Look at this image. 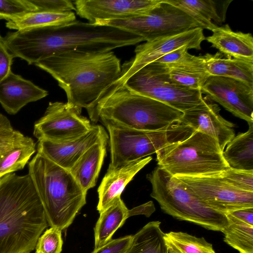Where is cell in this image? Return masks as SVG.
I'll return each mask as SVG.
<instances>
[{"mask_svg": "<svg viewBox=\"0 0 253 253\" xmlns=\"http://www.w3.org/2000/svg\"><path fill=\"white\" fill-rule=\"evenodd\" d=\"M63 243L62 231L50 227L39 238L35 253H61Z\"/></svg>", "mask_w": 253, "mask_h": 253, "instance_id": "34", "label": "cell"}, {"mask_svg": "<svg viewBox=\"0 0 253 253\" xmlns=\"http://www.w3.org/2000/svg\"><path fill=\"white\" fill-rule=\"evenodd\" d=\"M28 137L15 130L10 121L0 113V154L4 155L16 146L24 142Z\"/></svg>", "mask_w": 253, "mask_h": 253, "instance_id": "32", "label": "cell"}, {"mask_svg": "<svg viewBox=\"0 0 253 253\" xmlns=\"http://www.w3.org/2000/svg\"><path fill=\"white\" fill-rule=\"evenodd\" d=\"M224 241L240 253H253V223L226 215Z\"/></svg>", "mask_w": 253, "mask_h": 253, "instance_id": "29", "label": "cell"}, {"mask_svg": "<svg viewBox=\"0 0 253 253\" xmlns=\"http://www.w3.org/2000/svg\"><path fill=\"white\" fill-rule=\"evenodd\" d=\"M132 235H129L117 239H111L103 246L91 253H125L129 247Z\"/></svg>", "mask_w": 253, "mask_h": 253, "instance_id": "37", "label": "cell"}, {"mask_svg": "<svg viewBox=\"0 0 253 253\" xmlns=\"http://www.w3.org/2000/svg\"><path fill=\"white\" fill-rule=\"evenodd\" d=\"M200 90L236 117L253 123V87L234 79L211 76Z\"/></svg>", "mask_w": 253, "mask_h": 253, "instance_id": "14", "label": "cell"}, {"mask_svg": "<svg viewBox=\"0 0 253 253\" xmlns=\"http://www.w3.org/2000/svg\"><path fill=\"white\" fill-rule=\"evenodd\" d=\"M189 49H190L188 46L184 45L168 53L154 62L165 65L175 63L182 58Z\"/></svg>", "mask_w": 253, "mask_h": 253, "instance_id": "39", "label": "cell"}, {"mask_svg": "<svg viewBox=\"0 0 253 253\" xmlns=\"http://www.w3.org/2000/svg\"><path fill=\"white\" fill-rule=\"evenodd\" d=\"M35 11L37 9L30 0H0V19L11 20Z\"/></svg>", "mask_w": 253, "mask_h": 253, "instance_id": "33", "label": "cell"}, {"mask_svg": "<svg viewBox=\"0 0 253 253\" xmlns=\"http://www.w3.org/2000/svg\"><path fill=\"white\" fill-rule=\"evenodd\" d=\"M82 109L67 102H49L43 115L34 124V136L38 141L63 142L84 135L92 125L82 115Z\"/></svg>", "mask_w": 253, "mask_h": 253, "instance_id": "11", "label": "cell"}, {"mask_svg": "<svg viewBox=\"0 0 253 253\" xmlns=\"http://www.w3.org/2000/svg\"></svg>", "mask_w": 253, "mask_h": 253, "instance_id": "42", "label": "cell"}, {"mask_svg": "<svg viewBox=\"0 0 253 253\" xmlns=\"http://www.w3.org/2000/svg\"><path fill=\"white\" fill-rule=\"evenodd\" d=\"M165 66L173 83L191 89L200 90L210 76L203 55L195 56L188 52L178 61Z\"/></svg>", "mask_w": 253, "mask_h": 253, "instance_id": "22", "label": "cell"}, {"mask_svg": "<svg viewBox=\"0 0 253 253\" xmlns=\"http://www.w3.org/2000/svg\"><path fill=\"white\" fill-rule=\"evenodd\" d=\"M109 133L111 159L108 169L156 153L165 146L183 139L193 131L179 121L158 130L146 131L122 126L100 120Z\"/></svg>", "mask_w": 253, "mask_h": 253, "instance_id": "8", "label": "cell"}, {"mask_svg": "<svg viewBox=\"0 0 253 253\" xmlns=\"http://www.w3.org/2000/svg\"><path fill=\"white\" fill-rule=\"evenodd\" d=\"M123 85L135 93L163 102L183 113L203 101L200 89L189 88L173 83L165 65L156 62L138 70Z\"/></svg>", "mask_w": 253, "mask_h": 253, "instance_id": "9", "label": "cell"}, {"mask_svg": "<svg viewBox=\"0 0 253 253\" xmlns=\"http://www.w3.org/2000/svg\"><path fill=\"white\" fill-rule=\"evenodd\" d=\"M35 65L50 74L66 93L67 102L87 111L119 77L120 59L112 51L71 50L56 54Z\"/></svg>", "mask_w": 253, "mask_h": 253, "instance_id": "2", "label": "cell"}, {"mask_svg": "<svg viewBox=\"0 0 253 253\" xmlns=\"http://www.w3.org/2000/svg\"><path fill=\"white\" fill-rule=\"evenodd\" d=\"M90 120H104L126 127L146 131L165 128L178 122L183 112L135 93L125 85L110 87L87 111Z\"/></svg>", "mask_w": 253, "mask_h": 253, "instance_id": "4", "label": "cell"}, {"mask_svg": "<svg viewBox=\"0 0 253 253\" xmlns=\"http://www.w3.org/2000/svg\"><path fill=\"white\" fill-rule=\"evenodd\" d=\"M161 222L153 221L144 225L134 235L125 253H169Z\"/></svg>", "mask_w": 253, "mask_h": 253, "instance_id": "27", "label": "cell"}, {"mask_svg": "<svg viewBox=\"0 0 253 253\" xmlns=\"http://www.w3.org/2000/svg\"><path fill=\"white\" fill-rule=\"evenodd\" d=\"M249 128L232 139L223 151V156L231 169L253 170V123Z\"/></svg>", "mask_w": 253, "mask_h": 253, "instance_id": "25", "label": "cell"}, {"mask_svg": "<svg viewBox=\"0 0 253 253\" xmlns=\"http://www.w3.org/2000/svg\"><path fill=\"white\" fill-rule=\"evenodd\" d=\"M28 170L48 226L61 231L66 229L85 205L86 193L69 170L39 153L29 162Z\"/></svg>", "mask_w": 253, "mask_h": 253, "instance_id": "5", "label": "cell"}, {"mask_svg": "<svg viewBox=\"0 0 253 253\" xmlns=\"http://www.w3.org/2000/svg\"><path fill=\"white\" fill-rule=\"evenodd\" d=\"M36 151V143L28 137L4 155L1 156L0 154V178L24 169Z\"/></svg>", "mask_w": 253, "mask_h": 253, "instance_id": "31", "label": "cell"}, {"mask_svg": "<svg viewBox=\"0 0 253 253\" xmlns=\"http://www.w3.org/2000/svg\"><path fill=\"white\" fill-rule=\"evenodd\" d=\"M128 209L119 195L107 208L100 213L94 228V249L103 246L112 239L115 232L128 218Z\"/></svg>", "mask_w": 253, "mask_h": 253, "instance_id": "24", "label": "cell"}, {"mask_svg": "<svg viewBox=\"0 0 253 253\" xmlns=\"http://www.w3.org/2000/svg\"><path fill=\"white\" fill-rule=\"evenodd\" d=\"M155 211V208L153 202L149 201L131 210H128V216L130 217L132 216L142 214L149 217Z\"/></svg>", "mask_w": 253, "mask_h": 253, "instance_id": "40", "label": "cell"}, {"mask_svg": "<svg viewBox=\"0 0 253 253\" xmlns=\"http://www.w3.org/2000/svg\"><path fill=\"white\" fill-rule=\"evenodd\" d=\"M14 57L9 52L2 40L0 41V83L11 71V66Z\"/></svg>", "mask_w": 253, "mask_h": 253, "instance_id": "38", "label": "cell"}, {"mask_svg": "<svg viewBox=\"0 0 253 253\" xmlns=\"http://www.w3.org/2000/svg\"><path fill=\"white\" fill-rule=\"evenodd\" d=\"M2 37H1L0 36V40H2Z\"/></svg>", "mask_w": 253, "mask_h": 253, "instance_id": "41", "label": "cell"}, {"mask_svg": "<svg viewBox=\"0 0 253 253\" xmlns=\"http://www.w3.org/2000/svg\"><path fill=\"white\" fill-rule=\"evenodd\" d=\"M108 140V135L106 131L97 142L83 154L69 170L82 190L86 193L89 189L96 185L106 156Z\"/></svg>", "mask_w": 253, "mask_h": 253, "instance_id": "21", "label": "cell"}, {"mask_svg": "<svg viewBox=\"0 0 253 253\" xmlns=\"http://www.w3.org/2000/svg\"><path fill=\"white\" fill-rule=\"evenodd\" d=\"M205 40L224 56L253 62V37L251 33L233 31L228 25L217 26Z\"/></svg>", "mask_w": 253, "mask_h": 253, "instance_id": "20", "label": "cell"}, {"mask_svg": "<svg viewBox=\"0 0 253 253\" xmlns=\"http://www.w3.org/2000/svg\"><path fill=\"white\" fill-rule=\"evenodd\" d=\"M152 159L151 156L135 160L118 168L108 169L98 188L97 210L102 212L118 196L121 195L126 185Z\"/></svg>", "mask_w": 253, "mask_h": 253, "instance_id": "19", "label": "cell"}, {"mask_svg": "<svg viewBox=\"0 0 253 253\" xmlns=\"http://www.w3.org/2000/svg\"><path fill=\"white\" fill-rule=\"evenodd\" d=\"M169 253H216L211 243L204 237H197L181 231L165 233Z\"/></svg>", "mask_w": 253, "mask_h": 253, "instance_id": "30", "label": "cell"}, {"mask_svg": "<svg viewBox=\"0 0 253 253\" xmlns=\"http://www.w3.org/2000/svg\"><path fill=\"white\" fill-rule=\"evenodd\" d=\"M48 226L30 175L13 172L1 177L0 253H30Z\"/></svg>", "mask_w": 253, "mask_h": 253, "instance_id": "3", "label": "cell"}, {"mask_svg": "<svg viewBox=\"0 0 253 253\" xmlns=\"http://www.w3.org/2000/svg\"><path fill=\"white\" fill-rule=\"evenodd\" d=\"M2 41L14 58L31 65L64 52H108L144 41L126 30L76 20L61 25L9 32Z\"/></svg>", "mask_w": 253, "mask_h": 253, "instance_id": "1", "label": "cell"}, {"mask_svg": "<svg viewBox=\"0 0 253 253\" xmlns=\"http://www.w3.org/2000/svg\"><path fill=\"white\" fill-rule=\"evenodd\" d=\"M218 176L225 182L239 190L253 192V170L229 168Z\"/></svg>", "mask_w": 253, "mask_h": 253, "instance_id": "35", "label": "cell"}, {"mask_svg": "<svg viewBox=\"0 0 253 253\" xmlns=\"http://www.w3.org/2000/svg\"><path fill=\"white\" fill-rule=\"evenodd\" d=\"M203 57L210 76L234 79L253 87V62L227 57L219 52Z\"/></svg>", "mask_w": 253, "mask_h": 253, "instance_id": "23", "label": "cell"}, {"mask_svg": "<svg viewBox=\"0 0 253 253\" xmlns=\"http://www.w3.org/2000/svg\"><path fill=\"white\" fill-rule=\"evenodd\" d=\"M193 18L203 29L212 31L224 22L225 14L219 12L217 4L212 0H166Z\"/></svg>", "mask_w": 253, "mask_h": 253, "instance_id": "26", "label": "cell"}, {"mask_svg": "<svg viewBox=\"0 0 253 253\" xmlns=\"http://www.w3.org/2000/svg\"><path fill=\"white\" fill-rule=\"evenodd\" d=\"M156 154L158 166L175 177L217 176L230 168L216 140L198 130Z\"/></svg>", "mask_w": 253, "mask_h": 253, "instance_id": "6", "label": "cell"}, {"mask_svg": "<svg viewBox=\"0 0 253 253\" xmlns=\"http://www.w3.org/2000/svg\"><path fill=\"white\" fill-rule=\"evenodd\" d=\"M177 177L200 201L223 214L241 209L253 208V192L239 190L219 176Z\"/></svg>", "mask_w": 253, "mask_h": 253, "instance_id": "12", "label": "cell"}, {"mask_svg": "<svg viewBox=\"0 0 253 253\" xmlns=\"http://www.w3.org/2000/svg\"><path fill=\"white\" fill-rule=\"evenodd\" d=\"M48 94L47 90L12 71L0 83V104L10 115L17 114L27 104Z\"/></svg>", "mask_w": 253, "mask_h": 253, "instance_id": "18", "label": "cell"}, {"mask_svg": "<svg viewBox=\"0 0 253 253\" xmlns=\"http://www.w3.org/2000/svg\"><path fill=\"white\" fill-rule=\"evenodd\" d=\"M93 24L126 30L146 42L201 28L188 14L166 0L147 14L126 19L98 21Z\"/></svg>", "mask_w": 253, "mask_h": 253, "instance_id": "10", "label": "cell"}, {"mask_svg": "<svg viewBox=\"0 0 253 253\" xmlns=\"http://www.w3.org/2000/svg\"><path fill=\"white\" fill-rule=\"evenodd\" d=\"M37 11L56 13L73 12L76 10L73 1L70 0H30Z\"/></svg>", "mask_w": 253, "mask_h": 253, "instance_id": "36", "label": "cell"}, {"mask_svg": "<svg viewBox=\"0 0 253 253\" xmlns=\"http://www.w3.org/2000/svg\"><path fill=\"white\" fill-rule=\"evenodd\" d=\"M106 132L100 125H92L86 133L70 141H38L37 152L62 168L70 170L83 154Z\"/></svg>", "mask_w": 253, "mask_h": 253, "instance_id": "17", "label": "cell"}, {"mask_svg": "<svg viewBox=\"0 0 253 253\" xmlns=\"http://www.w3.org/2000/svg\"><path fill=\"white\" fill-rule=\"evenodd\" d=\"M220 109L205 96L202 103L183 113L179 121L215 139L223 151L235 136L234 124L220 115Z\"/></svg>", "mask_w": 253, "mask_h": 253, "instance_id": "16", "label": "cell"}, {"mask_svg": "<svg viewBox=\"0 0 253 253\" xmlns=\"http://www.w3.org/2000/svg\"><path fill=\"white\" fill-rule=\"evenodd\" d=\"M205 39L203 29L199 27L138 44L134 56L122 65L119 78L109 87L123 85L130 76L144 66L184 45L190 49H201V43Z\"/></svg>", "mask_w": 253, "mask_h": 253, "instance_id": "13", "label": "cell"}, {"mask_svg": "<svg viewBox=\"0 0 253 253\" xmlns=\"http://www.w3.org/2000/svg\"><path fill=\"white\" fill-rule=\"evenodd\" d=\"M147 178L152 185L150 196L165 213L214 231L222 232L228 225L225 214L200 201L177 177L157 166L147 174Z\"/></svg>", "mask_w": 253, "mask_h": 253, "instance_id": "7", "label": "cell"}, {"mask_svg": "<svg viewBox=\"0 0 253 253\" xmlns=\"http://www.w3.org/2000/svg\"><path fill=\"white\" fill-rule=\"evenodd\" d=\"M76 20L73 12L56 13L35 11L22 17L7 21L5 26L9 29L20 31L68 24Z\"/></svg>", "mask_w": 253, "mask_h": 253, "instance_id": "28", "label": "cell"}, {"mask_svg": "<svg viewBox=\"0 0 253 253\" xmlns=\"http://www.w3.org/2000/svg\"><path fill=\"white\" fill-rule=\"evenodd\" d=\"M163 0H76L77 14L92 24L98 21L129 19L148 14Z\"/></svg>", "mask_w": 253, "mask_h": 253, "instance_id": "15", "label": "cell"}]
</instances>
